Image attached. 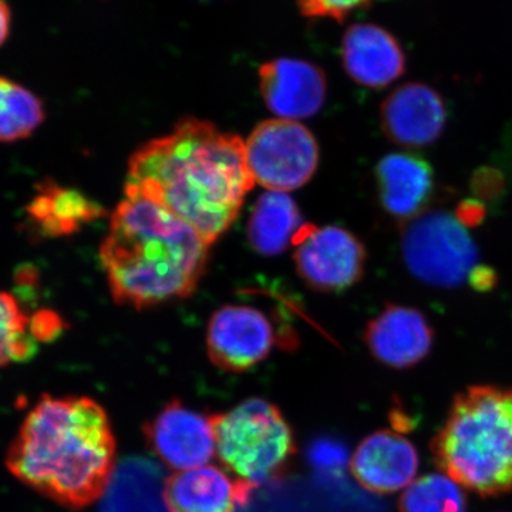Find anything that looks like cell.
Masks as SVG:
<instances>
[{
	"label": "cell",
	"mask_w": 512,
	"mask_h": 512,
	"mask_svg": "<svg viewBox=\"0 0 512 512\" xmlns=\"http://www.w3.org/2000/svg\"><path fill=\"white\" fill-rule=\"evenodd\" d=\"M254 185L245 141L190 117L137 148L124 191L160 205L212 245L237 220Z\"/></svg>",
	"instance_id": "obj_1"
},
{
	"label": "cell",
	"mask_w": 512,
	"mask_h": 512,
	"mask_svg": "<svg viewBox=\"0 0 512 512\" xmlns=\"http://www.w3.org/2000/svg\"><path fill=\"white\" fill-rule=\"evenodd\" d=\"M116 464L106 410L84 396L45 394L10 444L6 467L16 480L70 510L100 500Z\"/></svg>",
	"instance_id": "obj_2"
},
{
	"label": "cell",
	"mask_w": 512,
	"mask_h": 512,
	"mask_svg": "<svg viewBox=\"0 0 512 512\" xmlns=\"http://www.w3.org/2000/svg\"><path fill=\"white\" fill-rule=\"evenodd\" d=\"M210 247L160 205L126 195L111 215L100 261L114 302L147 309L188 298L204 275Z\"/></svg>",
	"instance_id": "obj_3"
},
{
	"label": "cell",
	"mask_w": 512,
	"mask_h": 512,
	"mask_svg": "<svg viewBox=\"0 0 512 512\" xmlns=\"http://www.w3.org/2000/svg\"><path fill=\"white\" fill-rule=\"evenodd\" d=\"M434 463L481 497L512 491V387L478 384L458 393L430 444Z\"/></svg>",
	"instance_id": "obj_4"
},
{
	"label": "cell",
	"mask_w": 512,
	"mask_h": 512,
	"mask_svg": "<svg viewBox=\"0 0 512 512\" xmlns=\"http://www.w3.org/2000/svg\"><path fill=\"white\" fill-rule=\"evenodd\" d=\"M217 457L232 476L252 488L284 476L296 454L295 437L284 414L265 399H248L212 414Z\"/></svg>",
	"instance_id": "obj_5"
},
{
	"label": "cell",
	"mask_w": 512,
	"mask_h": 512,
	"mask_svg": "<svg viewBox=\"0 0 512 512\" xmlns=\"http://www.w3.org/2000/svg\"><path fill=\"white\" fill-rule=\"evenodd\" d=\"M402 255L413 276L440 288L463 284L478 258L467 229L446 211H426L406 222Z\"/></svg>",
	"instance_id": "obj_6"
},
{
	"label": "cell",
	"mask_w": 512,
	"mask_h": 512,
	"mask_svg": "<svg viewBox=\"0 0 512 512\" xmlns=\"http://www.w3.org/2000/svg\"><path fill=\"white\" fill-rule=\"evenodd\" d=\"M245 151L255 184L266 191L298 190L318 170V141L299 121H262L245 141Z\"/></svg>",
	"instance_id": "obj_7"
},
{
	"label": "cell",
	"mask_w": 512,
	"mask_h": 512,
	"mask_svg": "<svg viewBox=\"0 0 512 512\" xmlns=\"http://www.w3.org/2000/svg\"><path fill=\"white\" fill-rule=\"evenodd\" d=\"M293 248L296 272L315 291H346L365 274V245L346 228L308 224Z\"/></svg>",
	"instance_id": "obj_8"
},
{
	"label": "cell",
	"mask_w": 512,
	"mask_h": 512,
	"mask_svg": "<svg viewBox=\"0 0 512 512\" xmlns=\"http://www.w3.org/2000/svg\"><path fill=\"white\" fill-rule=\"evenodd\" d=\"M275 343L271 319L252 306H222L208 322V357L224 372H248L271 355Z\"/></svg>",
	"instance_id": "obj_9"
},
{
	"label": "cell",
	"mask_w": 512,
	"mask_h": 512,
	"mask_svg": "<svg viewBox=\"0 0 512 512\" xmlns=\"http://www.w3.org/2000/svg\"><path fill=\"white\" fill-rule=\"evenodd\" d=\"M144 437L165 466L177 471L207 466L217 456L212 414L195 412L180 400L168 403L148 421Z\"/></svg>",
	"instance_id": "obj_10"
},
{
	"label": "cell",
	"mask_w": 512,
	"mask_h": 512,
	"mask_svg": "<svg viewBox=\"0 0 512 512\" xmlns=\"http://www.w3.org/2000/svg\"><path fill=\"white\" fill-rule=\"evenodd\" d=\"M258 79L262 99L278 119H309L325 104L328 82L312 62L278 57L259 67Z\"/></svg>",
	"instance_id": "obj_11"
},
{
	"label": "cell",
	"mask_w": 512,
	"mask_h": 512,
	"mask_svg": "<svg viewBox=\"0 0 512 512\" xmlns=\"http://www.w3.org/2000/svg\"><path fill=\"white\" fill-rule=\"evenodd\" d=\"M447 121L446 103L433 87L404 83L384 99L380 124L387 140L403 148H423L439 140Z\"/></svg>",
	"instance_id": "obj_12"
},
{
	"label": "cell",
	"mask_w": 512,
	"mask_h": 512,
	"mask_svg": "<svg viewBox=\"0 0 512 512\" xmlns=\"http://www.w3.org/2000/svg\"><path fill=\"white\" fill-rule=\"evenodd\" d=\"M365 343L382 365L410 369L429 356L434 330L419 309L389 303L367 323Z\"/></svg>",
	"instance_id": "obj_13"
},
{
	"label": "cell",
	"mask_w": 512,
	"mask_h": 512,
	"mask_svg": "<svg viewBox=\"0 0 512 512\" xmlns=\"http://www.w3.org/2000/svg\"><path fill=\"white\" fill-rule=\"evenodd\" d=\"M419 453L396 431L379 430L357 446L350 470L357 483L375 494L406 490L416 480Z\"/></svg>",
	"instance_id": "obj_14"
},
{
	"label": "cell",
	"mask_w": 512,
	"mask_h": 512,
	"mask_svg": "<svg viewBox=\"0 0 512 512\" xmlns=\"http://www.w3.org/2000/svg\"><path fill=\"white\" fill-rule=\"evenodd\" d=\"M340 56L350 79L369 89H384L406 72V55L399 40L375 23L350 25Z\"/></svg>",
	"instance_id": "obj_15"
},
{
	"label": "cell",
	"mask_w": 512,
	"mask_h": 512,
	"mask_svg": "<svg viewBox=\"0 0 512 512\" xmlns=\"http://www.w3.org/2000/svg\"><path fill=\"white\" fill-rule=\"evenodd\" d=\"M251 485L217 466L175 471L164 483L168 512H235L247 504Z\"/></svg>",
	"instance_id": "obj_16"
},
{
	"label": "cell",
	"mask_w": 512,
	"mask_h": 512,
	"mask_svg": "<svg viewBox=\"0 0 512 512\" xmlns=\"http://www.w3.org/2000/svg\"><path fill=\"white\" fill-rule=\"evenodd\" d=\"M376 184L383 210L406 222L424 214L434 194V173L424 158L392 153L376 165Z\"/></svg>",
	"instance_id": "obj_17"
},
{
	"label": "cell",
	"mask_w": 512,
	"mask_h": 512,
	"mask_svg": "<svg viewBox=\"0 0 512 512\" xmlns=\"http://www.w3.org/2000/svg\"><path fill=\"white\" fill-rule=\"evenodd\" d=\"M30 227L47 238H59L79 231L101 215V208L79 191L50 181L36 185V195L26 207Z\"/></svg>",
	"instance_id": "obj_18"
},
{
	"label": "cell",
	"mask_w": 512,
	"mask_h": 512,
	"mask_svg": "<svg viewBox=\"0 0 512 512\" xmlns=\"http://www.w3.org/2000/svg\"><path fill=\"white\" fill-rule=\"evenodd\" d=\"M306 225L291 195L266 191L255 201L249 215L248 241L258 254L281 255L295 247Z\"/></svg>",
	"instance_id": "obj_19"
},
{
	"label": "cell",
	"mask_w": 512,
	"mask_h": 512,
	"mask_svg": "<svg viewBox=\"0 0 512 512\" xmlns=\"http://www.w3.org/2000/svg\"><path fill=\"white\" fill-rule=\"evenodd\" d=\"M160 468L150 461H124L111 477L101 512H168Z\"/></svg>",
	"instance_id": "obj_20"
},
{
	"label": "cell",
	"mask_w": 512,
	"mask_h": 512,
	"mask_svg": "<svg viewBox=\"0 0 512 512\" xmlns=\"http://www.w3.org/2000/svg\"><path fill=\"white\" fill-rule=\"evenodd\" d=\"M45 116L42 100L36 94L0 76V141L13 143L32 136Z\"/></svg>",
	"instance_id": "obj_21"
},
{
	"label": "cell",
	"mask_w": 512,
	"mask_h": 512,
	"mask_svg": "<svg viewBox=\"0 0 512 512\" xmlns=\"http://www.w3.org/2000/svg\"><path fill=\"white\" fill-rule=\"evenodd\" d=\"M400 512H467L464 488L446 474H426L403 491Z\"/></svg>",
	"instance_id": "obj_22"
},
{
	"label": "cell",
	"mask_w": 512,
	"mask_h": 512,
	"mask_svg": "<svg viewBox=\"0 0 512 512\" xmlns=\"http://www.w3.org/2000/svg\"><path fill=\"white\" fill-rule=\"evenodd\" d=\"M36 350L30 318L20 309L15 296L0 291V367L26 362Z\"/></svg>",
	"instance_id": "obj_23"
},
{
	"label": "cell",
	"mask_w": 512,
	"mask_h": 512,
	"mask_svg": "<svg viewBox=\"0 0 512 512\" xmlns=\"http://www.w3.org/2000/svg\"><path fill=\"white\" fill-rule=\"evenodd\" d=\"M375 0H296L299 12L306 19L345 22L357 10L369 8Z\"/></svg>",
	"instance_id": "obj_24"
},
{
	"label": "cell",
	"mask_w": 512,
	"mask_h": 512,
	"mask_svg": "<svg viewBox=\"0 0 512 512\" xmlns=\"http://www.w3.org/2000/svg\"><path fill=\"white\" fill-rule=\"evenodd\" d=\"M470 187L478 200L495 201L503 195L505 181L501 171L483 167L478 168L471 177Z\"/></svg>",
	"instance_id": "obj_25"
},
{
	"label": "cell",
	"mask_w": 512,
	"mask_h": 512,
	"mask_svg": "<svg viewBox=\"0 0 512 512\" xmlns=\"http://www.w3.org/2000/svg\"><path fill=\"white\" fill-rule=\"evenodd\" d=\"M30 329L37 342L55 339L63 329L62 319L53 311H39L30 319Z\"/></svg>",
	"instance_id": "obj_26"
},
{
	"label": "cell",
	"mask_w": 512,
	"mask_h": 512,
	"mask_svg": "<svg viewBox=\"0 0 512 512\" xmlns=\"http://www.w3.org/2000/svg\"><path fill=\"white\" fill-rule=\"evenodd\" d=\"M485 214H487V210H485L483 202L478 200H464L457 205L454 217L457 218V221L460 222L464 228H476L478 225L483 224Z\"/></svg>",
	"instance_id": "obj_27"
},
{
	"label": "cell",
	"mask_w": 512,
	"mask_h": 512,
	"mask_svg": "<svg viewBox=\"0 0 512 512\" xmlns=\"http://www.w3.org/2000/svg\"><path fill=\"white\" fill-rule=\"evenodd\" d=\"M468 282L477 292H488L497 285V274L490 266L476 265L468 275Z\"/></svg>",
	"instance_id": "obj_28"
},
{
	"label": "cell",
	"mask_w": 512,
	"mask_h": 512,
	"mask_svg": "<svg viewBox=\"0 0 512 512\" xmlns=\"http://www.w3.org/2000/svg\"><path fill=\"white\" fill-rule=\"evenodd\" d=\"M12 28V10L6 0H0V46L5 45Z\"/></svg>",
	"instance_id": "obj_29"
}]
</instances>
